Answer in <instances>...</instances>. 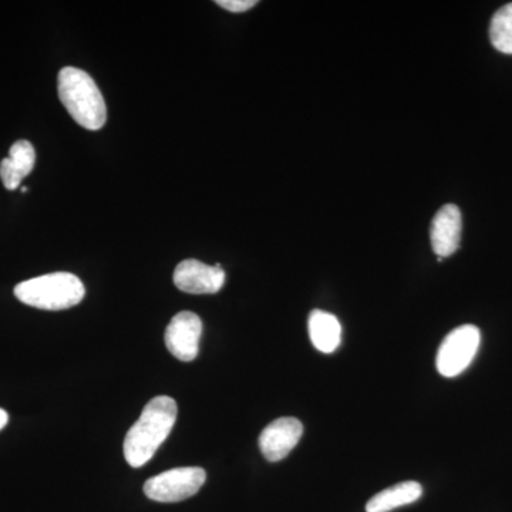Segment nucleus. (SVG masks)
Masks as SVG:
<instances>
[{
	"mask_svg": "<svg viewBox=\"0 0 512 512\" xmlns=\"http://www.w3.org/2000/svg\"><path fill=\"white\" fill-rule=\"evenodd\" d=\"M177 413V403L168 396H158L144 407L124 440V457L131 467H143L154 457L170 436Z\"/></svg>",
	"mask_w": 512,
	"mask_h": 512,
	"instance_id": "nucleus-1",
	"label": "nucleus"
},
{
	"mask_svg": "<svg viewBox=\"0 0 512 512\" xmlns=\"http://www.w3.org/2000/svg\"><path fill=\"white\" fill-rule=\"evenodd\" d=\"M57 92L67 113L79 126L97 131L106 124V101L96 82L84 70L77 67H64L60 70Z\"/></svg>",
	"mask_w": 512,
	"mask_h": 512,
	"instance_id": "nucleus-2",
	"label": "nucleus"
},
{
	"mask_svg": "<svg viewBox=\"0 0 512 512\" xmlns=\"http://www.w3.org/2000/svg\"><path fill=\"white\" fill-rule=\"evenodd\" d=\"M86 295L83 282L69 272L37 276L15 288L20 302L43 311H64L83 301Z\"/></svg>",
	"mask_w": 512,
	"mask_h": 512,
	"instance_id": "nucleus-3",
	"label": "nucleus"
},
{
	"mask_svg": "<svg viewBox=\"0 0 512 512\" xmlns=\"http://www.w3.org/2000/svg\"><path fill=\"white\" fill-rule=\"evenodd\" d=\"M481 343L477 326L463 325L448 333L437 352V370L441 376L461 375L473 363Z\"/></svg>",
	"mask_w": 512,
	"mask_h": 512,
	"instance_id": "nucleus-4",
	"label": "nucleus"
},
{
	"mask_svg": "<svg viewBox=\"0 0 512 512\" xmlns=\"http://www.w3.org/2000/svg\"><path fill=\"white\" fill-rule=\"evenodd\" d=\"M207 473L200 467L174 468L150 478L144 484V493L158 503H178L201 490Z\"/></svg>",
	"mask_w": 512,
	"mask_h": 512,
	"instance_id": "nucleus-5",
	"label": "nucleus"
},
{
	"mask_svg": "<svg viewBox=\"0 0 512 512\" xmlns=\"http://www.w3.org/2000/svg\"><path fill=\"white\" fill-rule=\"evenodd\" d=\"M202 322L192 312H180L174 316L165 330V345L171 355L181 362H192L200 352Z\"/></svg>",
	"mask_w": 512,
	"mask_h": 512,
	"instance_id": "nucleus-6",
	"label": "nucleus"
},
{
	"mask_svg": "<svg viewBox=\"0 0 512 512\" xmlns=\"http://www.w3.org/2000/svg\"><path fill=\"white\" fill-rule=\"evenodd\" d=\"M224 269L220 264L205 265L197 259H185L174 272V284L180 291L192 295H211L221 291L225 284Z\"/></svg>",
	"mask_w": 512,
	"mask_h": 512,
	"instance_id": "nucleus-7",
	"label": "nucleus"
},
{
	"mask_svg": "<svg viewBox=\"0 0 512 512\" xmlns=\"http://www.w3.org/2000/svg\"><path fill=\"white\" fill-rule=\"evenodd\" d=\"M303 434L301 421L295 417H281L266 426L259 436V448L271 463L284 460L298 446Z\"/></svg>",
	"mask_w": 512,
	"mask_h": 512,
	"instance_id": "nucleus-8",
	"label": "nucleus"
},
{
	"mask_svg": "<svg viewBox=\"0 0 512 512\" xmlns=\"http://www.w3.org/2000/svg\"><path fill=\"white\" fill-rule=\"evenodd\" d=\"M431 247L439 258H447L460 248L461 212L454 204L444 205L431 221Z\"/></svg>",
	"mask_w": 512,
	"mask_h": 512,
	"instance_id": "nucleus-9",
	"label": "nucleus"
},
{
	"mask_svg": "<svg viewBox=\"0 0 512 512\" xmlns=\"http://www.w3.org/2000/svg\"><path fill=\"white\" fill-rule=\"evenodd\" d=\"M36 153L32 144L19 140L10 147L9 157L0 163V180L6 190L15 191L35 168Z\"/></svg>",
	"mask_w": 512,
	"mask_h": 512,
	"instance_id": "nucleus-10",
	"label": "nucleus"
},
{
	"mask_svg": "<svg viewBox=\"0 0 512 512\" xmlns=\"http://www.w3.org/2000/svg\"><path fill=\"white\" fill-rule=\"evenodd\" d=\"M309 336L313 346L322 353H333L342 342V325L332 313L312 311L309 315Z\"/></svg>",
	"mask_w": 512,
	"mask_h": 512,
	"instance_id": "nucleus-11",
	"label": "nucleus"
},
{
	"mask_svg": "<svg viewBox=\"0 0 512 512\" xmlns=\"http://www.w3.org/2000/svg\"><path fill=\"white\" fill-rule=\"evenodd\" d=\"M421 495H423V487L417 481H404L372 497L366 505V511L390 512L404 505L416 503Z\"/></svg>",
	"mask_w": 512,
	"mask_h": 512,
	"instance_id": "nucleus-12",
	"label": "nucleus"
},
{
	"mask_svg": "<svg viewBox=\"0 0 512 512\" xmlns=\"http://www.w3.org/2000/svg\"><path fill=\"white\" fill-rule=\"evenodd\" d=\"M490 39L498 52L512 55V3L497 10L491 19Z\"/></svg>",
	"mask_w": 512,
	"mask_h": 512,
	"instance_id": "nucleus-13",
	"label": "nucleus"
},
{
	"mask_svg": "<svg viewBox=\"0 0 512 512\" xmlns=\"http://www.w3.org/2000/svg\"><path fill=\"white\" fill-rule=\"evenodd\" d=\"M256 0H217V5L229 12L242 13L254 8Z\"/></svg>",
	"mask_w": 512,
	"mask_h": 512,
	"instance_id": "nucleus-14",
	"label": "nucleus"
},
{
	"mask_svg": "<svg viewBox=\"0 0 512 512\" xmlns=\"http://www.w3.org/2000/svg\"><path fill=\"white\" fill-rule=\"evenodd\" d=\"M9 416L8 413L5 412V410L0 409V430L3 429V427L8 424Z\"/></svg>",
	"mask_w": 512,
	"mask_h": 512,
	"instance_id": "nucleus-15",
	"label": "nucleus"
},
{
	"mask_svg": "<svg viewBox=\"0 0 512 512\" xmlns=\"http://www.w3.org/2000/svg\"><path fill=\"white\" fill-rule=\"evenodd\" d=\"M22 192H23V194H26V192H28V188L22 187Z\"/></svg>",
	"mask_w": 512,
	"mask_h": 512,
	"instance_id": "nucleus-16",
	"label": "nucleus"
}]
</instances>
